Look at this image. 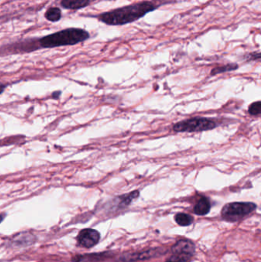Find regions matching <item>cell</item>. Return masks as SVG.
<instances>
[{
	"mask_svg": "<svg viewBox=\"0 0 261 262\" xmlns=\"http://www.w3.org/2000/svg\"><path fill=\"white\" fill-rule=\"evenodd\" d=\"M172 255L165 262H188L196 253V245L188 239H180L172 247Z\"/></svg>",
	"mask_w": 261,
	"mask_h": 262,
	"instance_id": "cell-6",
	"label": "cell"
},
{
	"mask_svg": "<svg viewBox=\"0 0 261 262\" xmlns=\"http://www.w3.org/2000/svg\"><path fill=\"white\" fill-rule=\"evenodd\" d=\"M36 238L29 232H22L14 235L11 239V244L16 247H26L32 246L35 243Z\"/></svg>",
	"mask_w": 261,
	"mask_h": 262,
	"instance_id": "cell-10",
	"label": "cell"
},
{
	"mask_svg": "<svg viewBox=\"0 0 261 262\" xmlns=\"http://www.w3.org/2000/svg\"><path fill=\"white\" fill-rule=\"evenodd\" d=\"M91 0H61V6L69 10H78L89 6Z\"/></svg>",
	"mask_w": 261,
	"mask_h": 262,
	"instance_id": "cell-12",
	"label": "cell"
},
{
	"mask_svg": "<svg viewBox=\"0 0 261 262\" xmlns=\"http://www.w3.org/2000/svg\"><path fill=\"white\" fill-rule=\"evenodd\" d=\"M61 16H62V12L58 7L49 8L44 13V18L48 21H52V23H57V21H60Z\"/></svg>",
	"mask_w": 261,
	"mask_h": 262,
	"instance_id": "cell-13",
	"label": "cell"
},
{
	"mask_svg": "<svg viewBox=\"0 0 261 262\" xmlns=\"http://www.w3.org/2000/svg\"><path fill=\"white\" fill-rule=\"evenodd\" d=\"M239 69V66L237 64H228L225 66H218V67L214 68L211 70V75H216L218 74L224 73V72H231V71H234Z\"/></svg>",
	"mask_w": 261,
	"mask_h": 262,
	"instance_id": "cell-15",
	"label": "cell"
},
{
	"mask_svg": "<svg viewBox=\"0 0 261 262\" xmlns=\"http://www.w3.org/2000/svg\"><path fill=\"white\" fill-rule=\"evenodd\" d=\"M101 239V234L98 231L92 229H85L81 230L77 236L78 244L85 249L94 247Z\"/></svg>",
	"mask_w": 261,
	"mask_h": 262,
	"instance_id": "cell-7",
	"label": "cell"
},
{
	"mask_svg": "<svg viewBox=\"0 0 261 262\" xmlns=\"http://www.w3.org/2000/svg\"><path fill=\"white\" fill-rule=\"evenodd\" d=\"M5 217H6L5 214L0 213V223L4 220Z\"/></svg>",
	"mask_w": 261,
	"mask_h": 262,
	"instance_id": "cell-20",
	"label": "cell"
},
{
	"mask_svg": "<svg viewBox=\"0 0 261 262\" xmlns=\"http://www.w3.org/2000/svg\"><path fill=\"white\" fill-rule=\"evenodd\" d=\"M60 96H61V92H55L52 95V98L54 99H58Z\"/></svg>",
	"mask_w": 261,
	"mask_h": 262,
	"instance_id": "cell-18",
	"label": "cell"
},
{
	"mask_svg": "<svg viewBox=\"0 0 261 262\" xmlns=\"http://www.w3.org/2000/svg\"><path fill=\"white\" fill-rule=\"evenodd\" d=\"M175 221L179 226L185 227V226H188L193 224L194 218L189 214L180 212V213L176 214L175 215Z\"/></svg>",
	"mask_w": 261,
	"mask_h": 262,
	"instance_id": "cell-14",
	"label": "cell"
},
{
	"mask_svg": "<svg viewBox=\"0 0 261 262\" xmlns=\"http://www.w3.org/2000/svg\"><path fill=\"white\" fill-rule=\"evenodd\" d=\"M261 110V102L260 101H257V102L253 103L252 104L250 105L248 108V113L253 116H257L260 114Z\"/></svg>",
	"mask_w": 261,
	"mask_h": 262,
	"instance_id": "cell-16",
	"label": "cell"
},
{
	"mask_svg": "<svg viewBox=\"0 0 261 262\" xmlns=\"http://www.w3.org/2000/svg\"><path fill=\"white\" fill-rule=\"evenodd\" d=\"M257 209V205L249 202H236L228 203L222 209L221 215L225 221L235 223L243 220Z\"/></svg>",
	"mask_w": 261,
	"mask_h": 262,
	"instance_id": "cell-3",
	"label": "cell"
},
{
	"mask_svg": "<svg viewBox=\"0 0 261 262\" xmlns=\"http://www.w3.org/2000/svg\"><path fill=\"white\" fill-rule=\"evenodd\" d=\"M159 6L153 2L142 1L103 12L93 17L108 26H124L140 19Z\"/></svg>",
	"mask_w": 261,
	"mask_h": 262,
	"instance_id": "cell-1",
	"label": "cell"
},
{
	"mask_svg": "<svg viewBox=\"0 0 261 262\" xmlns=\"http://www.w3.org/2000/svg\"><path fill=\"white\" fill-rule=\"evenodd\" d=\"M162 249H151L144 252H134V253H125L120 257L119 261L123 262H132L150 259L153 257L159 256L165 254Z\"/></svg>",
	"mask_w": 261,
	"mask_h": 262,
	"instance_id": "cell-8",
	"label": "cell"
},
{
	"mask_svg": "<svg viewBox=\"0 0 261 262\" xmlns=\"http://www.w3.org/2000/svg\"><path fill=\"white\" fill-rule=\"evenodd\" d=\"M39 49L38 38H26L0 46V56L30 53Z\"/></svg>",
	"mask_w": 261,
	"mask_h": 262,
	"instance_id": "cell-5",
	"label": "cell"
},
{
	"mask_svg": "<svg viewBox=\"0 0 261 262\" xmlns=\"http://www.w3.org/2000/svg\"><path fill=\"white\" fill-rule=\"evenodd\" d=\"M90 33L80 28H67L38 38L40 49L75 46L90 38Z\"/></svg>",
	"mask_w": 261,
	"mask_h": 262,
	"instance_id": "cell-2",
	"label": "cell"
},
{
	"mask_svg": "<svg viewBox=\"0 0 261 262\" xmlns=\"http://www.w3.org/2000/svg\"><path fill=\"white\" fill-rule=\"evenodd\" d=\"M217 127V123L209 118H194L176 123L173 126V130L177 133L201 132L213 130Z\"/></svg>",
	"mask_w": 261,
	"mask_h": 262,
	"instance_id": "cell-4",
	"label": "cell"
},
{
	"mask_svg": "<svg viewBox=\"0 0 261 262\" xmlns=\"http://www.w3.org/2000/svg\"><path fill=\"white\" fill-rule=\"evenodd\" d=\"M211 205L209 199L208 197L202 196L199 200L196 206H194V212L197 215H206L209 213L211 210Z\"/></svg>",
	"mask_w": 261,
	"mask_h": 262,
	"instance_id": "cell-11",
	"label": "cell"
},
{
	"mask_svg": "<svg viewBox=\"0 0 261 262\" xmlns=\"http://www.w3.org/2000/svg\"><path fill=\"white\" fill-rule=\"evenodd\" d=\"M6 84H3V83H0V95L4 92L5 89H6Z\"/></svg>",
	"mask_w": 261,
	"mask_h": 262,
	"instance_id": "cell-19",
	"label": "cell"
},
{
	"mask_svg": "<svg viewBox=\"0 0 261 262\" xmlns=\"http://www.w3.org/2000/svg\"><path fill=\"white\" fill-rule=\"evenodd\" d=\"M260 58V52H254V53L249 54L248 55V60L249 61H254V60H259Z\"/></svg>",
	"mask_w": 261,
	"mask_h": 262,
	"instance_id": "cell-17",
	"label": "cell"
},
{
	"mask_svg": "<svg viewBox=\"0 0 261 262\" xmlns=\"http://www.w3.org/2000/svg\"><path fill=\"white\" fill-rule=\"evenodd\" d=\"M110 252H101V253L84 254V255H75L72 258V262H103L111 257Z\"/></svg>",
	"mask_w": 261,
	"mask_h": 262,
	"instance_id": "cell-9",
	"label": "cell"
}]
</instances>
